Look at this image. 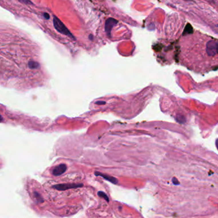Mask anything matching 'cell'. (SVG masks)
I'll return each mask as SVG.
<instances>
[{"label": "cell", "mask_w": 218, "mask_h": 218, "mask_svg": "<svg viewBox=\"0 0 218 218\" xmlns=\"http://www.w3.org/2000/svg\"><path fill=\"white\" fill-rule=\"evenodd\" d=\"M44 17H45L46 19H49V18H50V16H49L48 13H44Z\"/></svg>", "instance_id": "obj_11"}, {"label": "cell", "mask_w": 218, "mask_h": 218, "mask_svg": "<svg viewBox=\"0 0 218 218\" xmlns=\"http://www.w3.org/2000/svg\"><path fill=\"white\" fill-rule=\"evenodd\" d=\"M186 1H191V0H186Z\"/></svg>", "instance_id": "obj_13"}, {"label": "cell", "mask_w": 218, "mask_h": 218, "mask_svg": "<svg viewBox=\"0 0 218 218\" xmlns=\"http://www.w3.org/2000/svg\"><path fill=\"white\" fill-rule=\"evenodd\" d=\"M118 23V21L113 18H108L105 23V31L108 37L111 36L112 28Z\"/></svg>", "instance_id": "obj_3"}, {"label": "cell", "mask_w": 218, "mask_h": 218, "mask_svg": "<svg viewBox=\"0 0 218 218\" xmlns=\"http://www.w3.org/2000/svg\"><path fill=\"white\" fill-rule=\"evenodd\" d=\"M89 39H90V40H93V35H90V36H89Z\"/></svg>", "instance_id": "obj_12"}, {"label": "cell", "mask_w": 218, "mask_h": 218, "mask_svg": "<svg viewBox=\"0 0 218 218\" xmlns=\"http://www.w3.org/2000/svg\"><path fill=\"white\" fill-rule=\"evenodd\" d=\"M83 186V184H76V183H67V184H60L52 186V187L58 191H65L70 189H76L81 187Z\"/></svg>", "instance_id": "obj_2"}, {"label": "cell", "mask_w": 218, "mask_h": 218, "mask_svg": "<svg viewBox=\"0 0 218 218\" xmlns=\"http://www.w3.org/2000/svg\"><path fill=\"white\" fill-rule=\"evenodd\" d=\"M95 104H97V105H104V104H106V102H104V101H98V102H95Z\"/></svg>", "instance_id": "obj_10"}, {"label": "cell", "mask_w": 218, "mask_h": 218, "mask_svg": "<svg viewBox=\"0 0 218 218\" xmlns=\"http://www.w3.org/2000/svg\"><path fill=\"white\" fill-rule=\"evenodd\" d=\"M97 195L99 196V197H101L104 198L105 200H106L107 202H109V197H107V195L104 192H103V191H99L97 193Z\"/></svg>", "instance_id": "obj_8"}, {"label": "cell", "mask_w": 218, "mask_h": 218, "mask_svg": "<svg viewBox=\"0 0 218 218\" xmlns=\"http://www.w3.org/2000/svg\"><path fill=\"white\" fill-rule=\"evenodd\" d=\"M95 175L96 176L102 177H103V179H104L105 180H106V181H109L110 182H111L112 184H117L118 183V180L116 179L115 177H112V176H110V175H106V174L101 173V172H99V171H95Z\"/></svg>", "instance_id": "obj_5"}, {"label": "cell", "mask_w": 218, "mask_h": 218, "mask_svg": "<svg viewBox=\"0 0 218 218\" xmlns=\"http://www.w3.org/2000/svg\"><path fill=\"white\" fill-rule=\"evenodd\" d=\"M53 24H54V28L56 29L59 33H60L67 35V36H68L71 38H72V39H75L72 34L69 31V30L66 28L65 26L63 24V23H62L61 21H60L58 18L55 17V16H54L53 17Z\"/></svg>", "instance_id": "obj_1"}, {"label": "cell", "mask_w": 218, "mask_h": 218, "mask_svg": "<svg viewBox=\"0 0 218 218\" xmlns=\"http://www.w3.org/2000/svg\"><path fill=\"white\" fill-rule=\"evenodd\" d=\"M19 1L22 3H24V4H30V5H33V3L32 1H30V0H19Z\"/></svg>", "instance_id": "obj_9"}, {"label": "cell", "mask_w": 218, "mask_h": 218, "mask_svg": "<svg viewBox=\"0 0 218 218\" xmlns=\"http://www.w3.org/2000/svg\"><path fill=\"white\" fill-rule=\"evenodd\" d=\"M28 68L30 69H37L40 67V64L38 62L32 60V61H30L28 62Z\"/></svg>", "instance_id": "obj_6"}, {"label": "cell", "mask_w": 218, "mask_h": 218, "mask_svg": "<svg viewBox=\"0 0 218 218\" xmlns=\"http://www.w3.org/2000/svg\"><path fill=\"white\" fill-rule=\"evenodd\" d=\"M67 168V166L65 164H60L52 169V174L54 176H60L65 172Z\"/></svg>", "instance_id": "obj_4"}, {"label": "cell", "mask_w": 218, "mask_h": 218, "mask_svg": "<svg viewBox=\"0 0 218 218\" xmlns=\"http://www.w3.org/2000/svg\"><path fill=\"white\" fill-rule=\"evenodd\" d=\"M34 198L36 199V201L38 203H43L44 202V200L43 198L41 195H40L38 192H34Z\"/></svg>", "instance_id": "obj_7"}]
</instances>
